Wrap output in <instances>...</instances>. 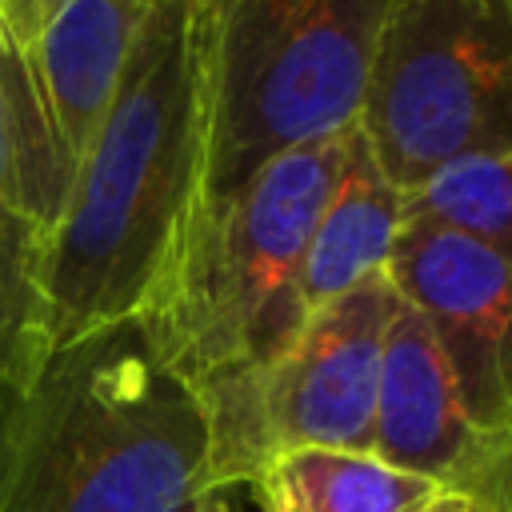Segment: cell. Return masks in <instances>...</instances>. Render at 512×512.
I'll use <instances>...</instances> for the list:
<instances>
[{
	"label": "cell",
	"instance_id": "cell-10",
	"mask_svg": "<svg viewBox=\"0 0 512 512\" xmlns=\"http://www.w3.org/2000/svg\"><path fill=\"white\" fill-rule=\"evenodd\" d=\"M404 224V192L376 164L360 124L344 144V164L324 200L304 256V304L316 312L372 272H384Z\"/></svg>",
	"mask_w": 512,
	"mask_h": 512
},
{
	"label": "cell",
	"instance_id": "cell-1",
	"mask_svg": "<svg viewBox=\"0 0 512 512\" xmlns=\"http://www.w3.org/2000/svg\"><path fill=\"white\" fill-rule=\"evenodd\" d=\"M204 180V0H156L40 252L48 352L136 316Z\"/></svg>",
	"mask_w": 512,
	"mask_h": 512
},
{
	"label": "cell",
	"instance_id": "cell-2",
	"mask_svg": "<svg viewBox=\"0 0 512 512\" xmlns=\"http://www.w3.org/2000/svg\"><path fill=\"white\" fill-rule=\"evenodd\" d=\"M208 488V420L136 316L0 380V512H192Z\"/></svg>",
	"mask_w": 512,
	"mask_h": 512
},
{
	"label": "cell",
	"instance_id": "cell-5",
	"mask_svg": "<svg viewBox=\"0 0 512 512\" xmlns=\"http://www.w3.org/2000/svg\"><path fill=\"white\" fill-rule=\"evenodd\" d=\"M356 124L404 200L512 156V0H388Z\"/></svg>",
	"mask_w": 512,
	"mask_h": 512
},
{
	"label": "cell",
	"instance_id": "cell-13",
	"mask_svg": "<svg viewBox=\"0 0 512 512\" xmlns=\"http://www.w3.org/2000/svg\"><path fill=\"white\" fill-rule=\"evenodd\" d=\"M404 216L448 228L512 264V156L436 172L404 200Z\"/></svg>",
	"mask_w": 512,
	"mask_h": 512
},
{
	"label": "cell",
	"instance_id": "cell-3",
	"mask_svg": "<svg viewBox=\"0 0 512 512\" xmlns=\"http://www.w3.org/2000/svg\"><path fill=\"white\" fill-rule=\"evenodd\" d=\"M348 132L284 148L228 196L196 204L136 312L156 356L196 392L208 428L308 320V236L340 176Z\"/></svg>",
	"mask_w": 512,
	"mask_h": 512
},
{
	"label": "cell",
	"instance_id": "cell-9",
	"mask_svg": "<svg viewBox=\"0 0 512 512\" xmlns=\"http://www.w3.org/2000/svg\"><path fill=\"white\" fill-rule=\"evenodd\" d=\"M372 452L440 488L512 500V440L472 424L428 320L404 296L384 336Z\"/></svg>",
	"mask_w": 512,
	"mask_h": 512
},
{
	"label": "cell",
	"instance_id": "cell-4",
	"mask_svg": "<svg viewBox=\"0 0 512 512\" xmlns=\"http://www.w3.org/2000/svg\"><path fill=\"white\" fill-rule=\"evenodd\" d=\"M388 0H204V180L212 204L268 156L360 120Z\"/></svg>",
	"mask_w": 512,
	"mask_h": 512
},
{
	"label": "cell",
	"instance_id": "cell-6",
	"mask_svg": "<svg viewBox=\"0 0 512 512\" xmlns=\"http://www.w3.org/2000/svg\"><path fill=\"white\" fill-rule=\"evenodd\" d=\"M396 300L400 292L384 268L308 312L284 356L208 428L212 492L248 484L292 448L372 452L380 356Z\"/></svg>",
	"mask_w": 512,
	"mask_h": 512
},
{
	"label": "cell",
	"instance_id": "cell-8",
	"mask_svg": "<svg viewBox=\"0 0 512 512\" xmlns=\"http://www.w3.org/2000/svg\"><path fill=\"white\" fill-rule=\"evenodd\" d=\"M388 276L428 320L476 428L512 440V264L404 216Z\"/></svg>",
	"mask_w": 512,
	"mask_h": 512
},
{
	"label": "cell",
	"instance_id": "cell-17",
	"mask_svg": "<svg viewBox=\"0 0 512 512\" xmlns=\"http://www.w3.org/2000/svg\"><path fill=\"white\" fill-rule=\"evenodd\" d=\"M56 4H60V0H40V24H44V16H48Z\"/></svg>",
	"mask_w": 512,
	"mask_h": 512
},
{
	"label": "cell",
	"instance_id": "cell-12",
	"mask_svg": "<svg viewBox=\"0 0 512 512\" xmlns=\"http://www.w3.org/2000/svg\"><path fill=\"white\" fill-rule=\"evenodd\" d=\"M40 252L44 232L32 220L16 136H12V108L0 72V380H32L48 356L44 340V312H40Z\"/></svg>",
	"mask_w": 512,
	"mask_h": 512
},
{
	"label": "cell",
	"instance_id": "cell-7",
	"mask_svg": "<svg viewBox=\"0 0 512 512\" xmlns=\"http://www.w3.org/2000/svg\"><path fill=\"white\" fill-rule=\"evenodd\" d=\"M152 4L156 0H60L20 60L0 48L20 180L44 236L64 208Z\"/></svg>",
	"mask_w": 512,
	"mask_h": 512
},
{
	"label": "cell",
	"instance_id": "cell-14",
	"mask_svg": "<svg viewBox=\"0 0 512 512\" xmlns=\"http://www.w3.org/2000/svg\"><path fill=\"white\" fill-rule=\"evenodd\" d=\"M40 32V0H0V48L20 60Z\"/></svg>",
	"mask_w": 512,
	"mask_h": 512
},
{
	"label": "cell",
	"instance_id": "cell-11",
	"mask_svg": "<svg viewBox=\"0 0 512 512\" xmlns=\"http://www.w3.org/2000/svg\"><path fill=\"white\" fill-rule=\"evenodd\" d=\"M260 512H416L444 488L356 448H292L252 480Z\"/></svg>",
	"mask_w": 512,
	"mask_h": 512
},
{
	"label": "cell",
	"instance_id": "cell-15",
	"mask_svg": "<svg viewBox=\"0 0 512 512\" xmlns=\"http://www.w3.org/2000/svg\"><path fill=\"white\" fill-rule=\"evenodd\" d=\"M416 512H512V500L500 496H484V492H460V488H444L440 496H432L424 508Z\"/></svg>",
	"mask_w": 512,
	"mask_h": 512
},
{
	"label": "cell",
	"instance_id": "cell-16",
	"mask_svg": "<svg viewBox=\"0 0 512 512\" xmlns=\"http://www.w3.org/2000/svg\"><path fill=\"white\" fill-rule=\"evenodd\" d=\"M192 512H232V504H228V500H224V492H220V496H204Z\"/></svg>",
	"mask_w": 512,
	"mask_h": 512
}]
</instances>
